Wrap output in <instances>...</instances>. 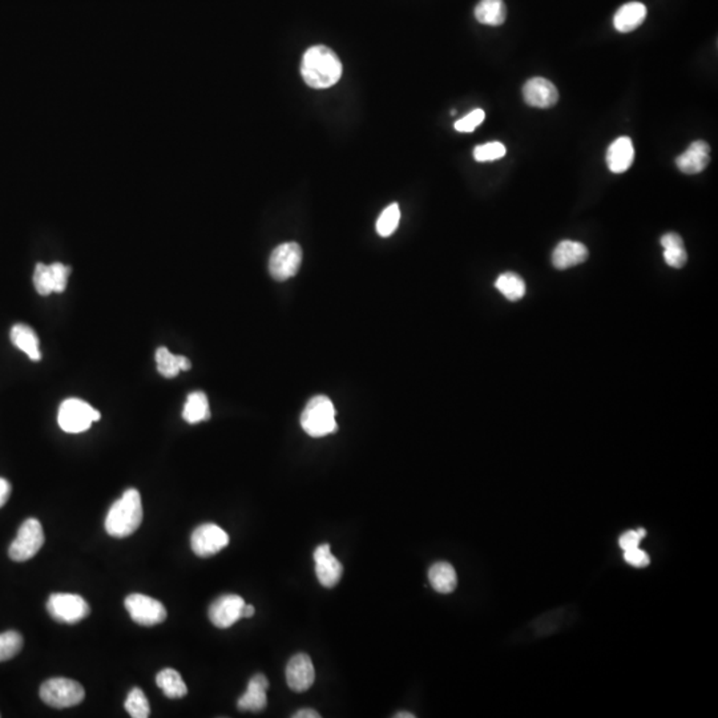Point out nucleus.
<instances>
[{"label":"nucleus","mask_w":718,"mask_h":718,"mask_svg":"<svg viewBox=\"0 0 718 718\" xmlns=\"http://www.w3.org/2000/svg\"><path fill=\"white\" fill-rule=\"evenodd\" d=\"M45 544V531L38 519H27L18 531V536L11 543L8 555L13 561L30 560Z\"/></svg>","instance_id":"423d86ee"},{"label":"nucleus","mask_w":718,"mask_h":718,"mask_svg":"<svg viewBox=\"0 0 718 718\" xmlns=\"http://www.w3.org/2000/svg\"><path fill=\"white\" fill-rule=\"evenodd\" d=\"M301 75H303V81L312 89H330L341 79V60L329 47H311L303 54Z\"/></svg>","instance_id":"f257e3e1"},{"label":"nucleus","mask_w":718,"mask_h":718,"mask_svg":"<svg viewBox=\"0 0 718 718\" xmlns=\"http://www.w3.org/2000/svg\"><path fill=\"white\" fill-rule=\"evenodd\" d=\"M86 697L84 688L75 680L55 677L40 687V698L52 708L64 709L79 705Z\"/></svg>","instance_id":"20e7f679"},{"label":"nucleus","mask_w":718,"mask_h":718,"mask_svg":"<svg viewBox=\"0 0 718 718\" xmlns=\"http://www.w3.org/2000/svg\"><path fill=\"white\" fill-rule=\"evenodd\" d=\"M588 259V249L577 241H561L552 253V264L556 269L566 270L583 264Z\"/></svg>","instance_id":"f3484780"},{"label":"nucleus","mask_w":718,"mask_h":718,"mask_svg":"<svg viewBox=\"0 0 718 718\" xmlns=\"http://www.w3.org/2000/svg\"><path fill=\"white\" fill-rule=\"evenodd\" d=\"M183 418L189 424L200 423L210 418L209 401L202 391L189 394L184 405Z\"/></svg>","instance_id":"5701e85b"},{"label":"nucleus","mask_w":718,"mask_h":718,"mask_svg":"<svg viewBox=\"0 0 718 718\" xmlns=\"http://www.w3.org/2000/svg\"><path fill=\"white\" fill-rule=\"evenodd\" d=\"M125 608L135 623L142 627H153L164 623L167 610L163 603L147 594H132L125 599Z\"/></svg>","instance_id":"6e6552de"},{"label":"nucleus","mask_w":718,"mask_h":718,"mask_svg":"<svg viewBox=\"0 0 718 718\" xmlns=\"http://www.w3.org/2000/svg\"><path fill=\"white\" fill-rule=\"evenodd\" d=\"M664 248V260L674 269H681L688 261V253L684 248V241L677 233H667L662 237Z\"/></svg>","instance_id":"393cba45"},{"label":"nucleus","mask_w":718,"mask_h":718,"mask_svg":"<svg viewBox=\"0 0 718 718\" xmlns=\"http://www.w3.org/2000/svg\"><path fill=\"white\" fill-rule=\"evenodd\" d=\"M429 580L432 588L443 594H451L457 586V572H455L454 567L446 561L435 563L430 568Z\"/></svg>","instance_id":"4be33fe9"},{"label":"nucleus","mask_w":718,"mask_h":718,"mask_svg":"<svg viewBox=\"0 0 718 718\" xmlns=\"http://www.w3.org/2000/svg\"><path fill=\"white\" fill-rule=\"evenodd\" d=\"M646 531L644 528H640V530L636 531H628V533L623 534L619 539V545H620L621 550H632V548L638 547L640 545L641 540L645 538Z\"/></svg>","instance_id":"c9c22d12"},{"label":"nucleus","mask_w":718,"mask_h":718,"mask_svg":"<svg viewBox=\"0 0 718 718\" xmlns=\"http://www.w3.org/2000/svg\"><path fill=\"white\" fill-rule=\"evenodd\" d=\"M47 611L59 623L76 624L90 615V607L81 594H54L47 603Z\"/></svg>","instance_id":"0eeeda50"},{"label":"nucleus","mask_w":718,"mask_h":718,"mask_svg":"<svg viewBox=\"0 0 718 718\" xmlns=\"http://www.w3.org/2000/svg\"><path fill=\"white\" fill-rule=\"evenodd\" d=\"M635 160V148L629 137H619L607 150V166L613 174L628 171Z\"/></svg>","instance_id":"a211bd4d"},{"label":"nucleus","mask_w":718,"mask_h":718,"mask_svg":"<svg viewBox=\"0 0 718 718\" xmlns=\"http://www.w3.org/2000/svg\"><path fill=\"white\" fill-rule=\"evenodd\" d=\"M314 665L308 654H295L287 662L286 681L290 689L295 692H306L314 684Z\"/></svg>","instance_id":"ddd939ff"},{"label":"nucleus","mask_w":718,"mask_h":718,"mask_svg":"<svg viewBox=\"0 0 718 718\" xmlns=\"http://www.w3.org/2000/svg\"><path fill=\"white\" fill-rule=\"evenodd\" d=\"M10 338L13 346L23 352L31 361L37 362L42 359L39 337L31 326L26 325V323H16L11 329Z\"/></svg>","instance_id":"6ab92c4d"},{"label":"nucleus","mask_w":718,"mask_h":718,"mask_svg":"<svg viewBox=\"0 0 718 718\" xmlns=\"http://www.w3.org/2000/svg\"><path fill=\"white\" fill-rule=\"evenodd\" d=\"M229 544V536L223 528L213 523L200 526L192 534L191 545L200 558H209Z\"/></svg>","instance_id":"9d476101"},{"label":"nucleus","mask_w":718,"mask_h":718,"mask_svg":"<svg viewBox=\"0 0 718 718\" xmlns=\"http://www.w3.org/2000/svg\"><path fill=\"white\" fill-rule=\"evenodd\" d=\"M254 613H256V610H254L253 605L245 604L243 611V618H252Z\"/></svg>","instance_id":"58836bf2"},{"label":"nucleus","mask_w":718,"mask_h":718,"mask_svg":"<svg viewBox=\"0 0 718 718\" xmlns=\"http://www.w3.org/2000/svg\"><path fill=\"white\" fill-rule=\"evenodd\" d=\"M125 711L133 718L150 717V706L148 703L147 696L144 695L140 688H133L125 700Z\"/></svg>","instance_id":"c756f323"},{"label":"nucleus","mask_w":718,"mask_h":718,"mask_svg":"<svg viewBox=\"0 0 718 718\" xmlns=\"http://www.w3.org/2000/svg\"><path fill=\"white\" fill-rule=\"evenodd\" d=\"M401 221V209L398 204H391L383 210L377 221V233L380 237H390Z\"/></svg>","instance_id":"cd10ccee"},{"label":"nucleus","mask_w":718,"mask_h":718,"mask_svg":"<svg viewBox=\"0 0 718 718\" xmlns=\"http://www.w3.org/2000/svg\"><path fill=\"white\" fill-rule=\"evenodd\" d=\"M156 684L163 690L164 695L168 698H172V700L183 698L188 693V688H186L181 674L177 671L171 670V668L163 670L158 674Z\"/></svg>","instance_id":"a878e982"},{"label":"nucleus","mask_w":718,"mask_h":718,"mask_svg":"<svg viewBox=\"0 0 718 718\" xmlns=\"http://www.w3.org/2000/svg\"><path fill=\"white\" fill-rule=\"evenodd\" d=\"M34 286L40 295H49L54 293L49 265L42 264V262L37 264L34 271Z\"/></svg>","instance_id":"2f4dec72"},{"label":"nucleus","mask_w":718,"mask_h":718,"mask_svg":"<svg viewBox=\"0 0 718 718\" xmlns=\"http://www.w3.org/2000/svg\"><path fill=\"white\" fill-rule=\"evenodd\" d=\"M269 681L264 674H256L249 681L245 693L238 700V709L244 712H261L267 708V690Z\"/></svg>","instance_id":"dca6fc26"},{"label":"nucleus","mask_w":718,"mask_h":718,"mask_svg":"<svg viewBox=\"0 0 718 718\" xmlns=\"http://www.w3.org/2000/svg\"><path fill=\"white\" fill-rule=\"evenodd\" d=\"M523 98L528 106L535 108H550L558 103L559 92L547 79L534 78L523 87Z\"/></svg>","instance_id":"4468645a"},{"label":"nucleus","mask_w":718,"mask_h":718,"mask_svg":"<svg viewBox=\"0 0 718 718\" xmlns=\"http://www.w3.org/2000/svg\"><path fill=\"white\" fill-rule=\"evenodd\" d=\"M475 18L486 26H501L507 18L506 4L503 0H481L475 7Z\"/></svg>","instance_id":"b1692460"},{"label":"nucleus","mask_w":718,"mask_h":718,"mask_svg":"<svg viewBox=\"0 0 718 718\" xmlns=\"http://www.w3.org/2000/svg\"><path fill=\"white\" fill-rule=\"evenodd\" d=\"M156 363L158 372L166 378L177 377L180 372H188L192 367L188 358L174 355L167 347H158L156 352Z\"/></svg>","instance_id":"412c9836"},{"label":"nucleus","mask_w":718,"mask_h":718,"mask_svg":"<svg viewBox=\"0 0 718 718\" xmlns=\"http://www.w3.org/2000/svg\"><path fill=\"white\" fill-rule=\"evenodd\" d=\"M504 156H506V147L499 141L487 142V144L479 145L474 150V158L479 163L499 160Z\"/></svg>","instance_id":"7c9ffc66"},{"label":"nucleus","mask_w":718,"mask_h":718,"mask_svg":"<svg viewBox=\"0 0 718 718\" xmlns=\"http://www.w3.org/2000/svg\"><path fill=\"white\" fill-rule=\"evenodd\" d=\"M484 117H486V114H484L483 109H475V111L468 114L467 116L457 120L455 123V130L462 133L474 132L483 123Z\"/></svg>","instance_id":"473e14b6"},{"label":"nucleus","mask_w":718,"mask_h":718,"mask_svg":"<svg viewBox=\"0 0 718 718\" xmlns=\"http://www.w3.org/2000/svg\"><path fill=\"white\" fill-rule=\"evenodd\" d=\"M245 600L238 594H224L209 607V619L213 626L225 629L232 627L243 618Z\"/></svg>","instance_id":"9b49d317"},{"label":"nucleus","mask_w":718,"mask_h":718,"mask_svg":"<svg viewBox=\"0 0 718 718\" xmlns=\"http://www.w3.org/2000/svg\"><path fill=\"white\" fill-rule=\"evenodd\" d=\"M415 714H408V712H401V714H396V718H414Z\"/></svg>","instance_id":"ea45409f"},{"label":"nucleus","mask_w":718,"mask_h":718,"mask_svg":"<svg viewBox=\"0 0 718 718\" xmlns=\"http://www.w3.org/2000/svg\"><path fill=\"white\" fill-rule=\"evenodd\" d=\"M141 522V496L137 490L130 489L109 509L106 530L114 538H127L136 533Z\"/></svg>","instance_id":"f03ea898"},{"label":"nucleus","mask_w":718,"mask_h":718,"mask_svg":"<svg viewBox=\"0 0 718 718\" xmlns=\"http://www.w3.org/2000/svg\"><path fill=\"white\" fill-rule=\"evenodd\" d=\"M295 718H320V714L314 709H301L297 714H293Z\"/></svg>","instance_id":"4c0bfd02"},{"label":"nucleus","mask_w":718,"mask_h":718,"mask_svg":"<svg viewBox=\"0 0 718 718\" xmlns=\"http://www.w3.org/2000/svg\"><path fill=\"white\" fill-rule=\"evenodd\" d=\"M51 270L52 285H54V293H63L67 287L68 276H70L71 269L65 267L64 264L60 262H54L49 265Z\"/></svg>","instance_id":"72a5a7b5"},{"label":"nucleus","mask_w":718,"mask_h":718,"mask_svg":"<svg viewBox=\"0 0 718 718\" xmlns=\"http://www.w3.org/2000/svg\"><path fill=\"white\" fill-rule=\"evenodd\" d=\"M11 495V484L7 479L0 478V509L5 506Z\"/></svg>","instance_id":"e433bc0d"},{"label":"nucleus","mask_w":718,"mask_h":718,"mask_svg":"<svg viewBox=\"0 0 718 718\" xmlns=\"http://www.w3.org/2000/svg\"><path fill=\"white\" fill-rule=\"evenodd\" d=\"M303 262V249L298 244L285 243L277 246L269 260L270 276L276 281H286L300 270Z\"/></svg>","instance_id":"1a4fd4ad"},{"label":"nucleus","mask_w":718,"mask_h":718,"mask_svg":"<svg viewBox=\"0 0 718 718\" xmlns=\"http://www.w3.org/2000/svg\"><path fill=\"white\" fill-rule=\"evenodd\" d=\"M624 560L629 566L636 567V568H644V567H648L649 563H651V558H649L648 553L638 547L624 551Z\"/></svg>","instance_id":"f704fd0d"},{"label":"nucleus","mask_w":718,"mask_h":718,"mask_svg":"<svg viewBox=\"0 0 718 718\" xmlns=\"http://www.w3.org/2000/svg\"><path fill=\"white\" fill-rule=\"evenodd\" d=\"M301 426L306 434L313 438H322L336 432L338 426L333 402L325 396L312 398L301 415Z\"/></svg>","instance_id":"7ed1b4c3"},{"label":"nucleus","mask_w":718,"mask_h":718,"mask_svg":"<svg viewBox=\"0 0 718 718\" xmlns=\"http://www.w3.org/2000/svg\"><path fill=\"white\" fill-rule=\"evenodd\" d=\"M23 648V637L15 630L0 633V662H8Z\"/></svg>","instance_id":"c85d7f7f"},{"label":"nucleus","mask_w":718,"mask_h":718,"mask_svg":"<svg viewBox=\"0 0 718 718\" xmlns=\"http://www.w3.org/2000/svg\"><path fill=\"white\" fill-rule=\"evenodd\" d=\"M711 163V147L705 141H695L676 158V166L682 174L697 175L705 171Z\"/></svg>","instance_id":"2eb2a0df"},{"label":"nucleus","mask_w":718,"mask_h":718,"mask_svg":"<svg viewBox=\"0 0 718 718\" xmlns=\"http://www.w3.org/2000/svg\"><path fill=\"white\" fill-rule=\"evenodd\" d=\"M495 286L507 300L514 301V303L522 300L526 295V284L522 277L517 276V273H511V271L499 276Z\"/></svg>","instance_id":"bb28decb"},{"label":"nucleus","mask_w":718,"mask_h":718,"mask_svg":"<svg viewBox=\"0 0 718 718\" xmlns=\"http://www.w3.org/2000/svg\"><path fill=\"white\" fill-rule=\"evenodd\" d=\"M315 574L325 588H333L339 583L344 567L341 561L331 553L330 545L321 544L314 551Z\"/></svg>","instance_id":"f8f14e48"},{"label":"nucleus","mask_w":718,"mask_h":718,"mask_svg":"<svg viewBox=\"0 0 718 718\" xmlns=\"http://www.w3.org/2000/svg\"><path fill=\"white\" fill-rule=\"evenodd\" d=\"M646 13H648V11H646V7L643 3H627V4L619 8L615 18H613L615 29L619 32H623V34L635 31L645 21Z\"/></svg>","instance_id":"aec40b11"},{"label":"nucleus","mask_w":718,"mask_h":718,"mask_svg":"<svg viewBox=\"0 0 718 718\" xmlns=\"http://www.w3.org/2000/svg\"><path fill=\"white\" fill-rule=\"evenodd\" d=\"M101 418L100 413L83 399L68 398L60 405L57 423L63 432L81 434L87 432L93 422Z\"/></svg>","instance_id":"39448f33"}]
</instances>
